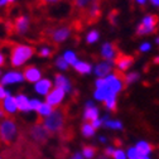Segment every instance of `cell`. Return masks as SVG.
I'll use <instances>...</instances> for the list:
<instances>
[{
    "instance_id": "cell-1",
    "label": "cell",
    "mask_w": 159,
    "mask_h": 159,
    "mask_svg": "<svg viewBox=\"0 0 159 159\" xmlns=\"http://www.w3.org/2000/svg\"><path fill=\"white\" fill-rule=\"evenodd\" d=\"M35 49L30 46H25V44H15L11 48V53H10V63L13 67H20L23 66L29 58H32V56L34 54Z\"/></svg>"
},
{
    "instance_id": "cell-2",
    "label": "cell",
    "mask_w": 159,
    "mask_h": 159,
    "mask_svg": "<svg viewBox=\"0 0 159 159\" xmlns=\"http://www.w3.org/2000/svg\"><path fill=\"white\" fill-rule=\"evenodd\" d=\"M65 125V112L63 110H53V112L47 116L43 121V126L48 130V133H58L62 130Z\"/></svg>"
},
{
    "instance_id": "cell-3",
    "label": "cell",
    "mask_w": 159,
    "mask_h": 159,
    "mask_svg": "<svg viewBox=\"0 0 159 159\" xmlns=\"http://www.w3.org/2000/svg\"><path fill=\"white\" fill-rule=\"evenodd\" d=\"M18 136V128L13 119H4L0 123V140L5 144L13 143Z\"/></svg>"
},
{
    "instance_id": "cell-4",
    "label": "cell",
    "mask_w": 159,
    "mask_h": 159,
    "mask_svg": "<svg viewBox=\"0 0 159 159\" xmlns=\"http://www.w3.org/2000/svg\"><path fill=\"white\" fill-rule=\"evenodd\" d=\"M158 16L157 15H147L144 19H143V22L142 24L138 27L136 29V33L139 35H144V34H150L154 32V28L158 23Z\"/></svg>"
},
{
    "instance_id": "cell-5",
    "label": "cell",
    "mask_w": 159,
    "mask_h": 159,
    "mask_svg": "<svg viewBox=\"0 0 159 159\" xmlns=\"http://www.w3.org/2000/svg\"><path fill=\"white\" fill-rule=\"evenodd\" d=\"M29 134H30V138L33 139L34 142H37V143H44L48 139V130L43 125H41V124L33 125L30 128Z\"/></svg>"
},
{
    "instance_id": "cell-6",
    "label": "cell",
    "mask_w": 159,
    "mask_h": 159,
    "mask_svg": "<svg viewBox=\"0 0 159 159\" xmlns=\"http://www.w3.org/2000/svg\"><path fill=\"white\" fill-rule=\"evenodd\" d=\"M65 95H66V92H65L62 89L54 87V89L46 96V102L49 104L52 107H53V106H58L59 104L63 101Z\"/></svg>"
},
{
    "instance_id": "cell-7",
    "label": "cell",
    "mask_w": 159,
    "mask_h": 159,
    "mask_svg": "<svg viewBox=\"0 0 159 159\" xmlns=\"http://www.w3.org/2000/svg\"><path fill=\"white\" fill-rule=\"evenodd\" d=\"M105 81H106V85L109 86V89L114 93H117L123 90L124 77H119V75H109L107 77H105Z\"/></svg>"
},
{
    "instance_id": "cell-8",
    "label": "cell",
    "mask_w": 159,
    "mask_h": 159,
    "mask_svg": "<svg viewBox=\"0 0 159 159\" xmlns=\"http://www.w3.org/2000/svg\"><path fill=\"white\" fill-rule=\"evenodd\" d=\"M24 81V75L23 72H16V71H13V72H8L7 75H4L2 77V86H5V85H13V84H19V82H23Z\"/></svg>"
},
{
    "instance_id": "cell-9",
    "label": "cell",
    "mask_w": 159,
    "mask_h": 159,
    "mask_svg": "<svg viewBox=\"0 0 159 159\" xmlns=\"http://www.w3.org/2000/svg\"><path fill=\"white\" fill-rule=\"evenodd\" d=\"M24 80H27L28 82H33V84H37L39 80H42V72L39 68H37L35 66H28L24 72Z\"/></svg>"
},
{
    "instance_id": "cell-10",
    "label": "cell",
    "mask_w": 159,
    "mask_h": 159,
    "mask_svg": "<svg viewBox=\"0 0 159 159\" xmlns=\"http://www.w3.org/2000/svg\"><path fill=\"white\" fill-rule=\"evenodd\" d=\"M134 63V58L131 56H125V54H121L119 53L117 57L115 58V65L117 67V70L120 71H126L129 70V67Z\"/></svg>"
},
{
    "instance_id": "cell-11",
    "label": "cell",
    "mask_w": 159,
    "mask_h": 159,
    "mask_svg": "<svg viewBox=\"0 0 159 159\" xmlns=\"http://www.w3.org/2000/svg\"><path fill=\"white\" fill-rule=\"evenodd\" d=\"M119 53L120 52H117L116 47L112 43H105L101 48V56L106 62H110V61H112V59H115Z\"/></svg>"
},
{
    "instance_id": "cell-12",
    "label": "cell",
    "mask_w": 159,
    "mask_h": 159,
    "mask_svg": "<svg viewBox=\"0 0 159 159\" xmlns=\"http://www.w3.org/2000/svg\"><path fill=\"white\" fill-rule=\"evenodd\" d=\"M2 109L4 110L5 114L8 115H14L16 111H18V107H16V102H15V97L11 96V95H8L3 102H2Z\"/></svg>"
},
{
    "instance_id": "cell-13",
    "label": "cell",
    "mask_w": 159,
    "mask_h": 159,
    "mask_svg": "<svg viewBox=\"0 0 159 159\" xmlns=\"http://www.w3.org/2000/svg\"><path fill=\"white\" fill-rule=\"evenodd\" d=\"M34 89H35V91L39 95L47 96L52 91V81H51V80H48V78H42V80H39V81L35 84Z\"/></svg>"
},
{
    "instance_id": "cell-14",
    "label": "cell",
    "mask_w": 159,
    "mask_h": 159,
    "mask_svg": "<svg viewBox=\"0 0 159 159\" xmlns=\"http://www.w3.org/2000/svg\"><path fill=\"white\" fill-rule=\"evenodd\" d=\"M14 28H15V32L18 34H23L28 30L29 28V18L25 16V15H20L16 18V20L14 23Z\"/></svg>"
},
{
    "instance_id": "cell-15",
    "label": "cell",
    "mask_w": 159,
    "mask_h": 159,
    "mask_svg": "<svg viewBox=\"0 0 159 159\" xmlns=\"http://www.w3.org/2000/svg\"><path fill=\"white\" fill-rule=\"evenodd\" d=\"M84 117L86 121H93L96 119H98V109L91 102L89 101L86 104V109H85V114H84Z\"/></svg>"
},
{
    "instance_id": "cell-16",
    "label": "cell",
    "mask_w": 159,
    "mask_h": 159,
    "mask_svg": "<svg viewBox=\"0 0 159 159\" xmlns=\"http://www.w3.org/2000/svg\"><path fill=\"white\" fill-rule=\"evenodd\" d=\"M29 98L23 95V93H19L18 96H15V102H16V107L19 111L22 112H29L30 111V106H29Z\"/></svg>"
},
{
    "instance_id": "cell-17",
    "label": "cell",
    "mask_w": 159,
    "mask_h": 159,
    "mask_svg": "<svg viewBox=\"0 0 159 159\" xmlns=\"http://www.w3.org/2000/svg\"><path fill=\"white\" fill-rule=\"evenodd\" d=\"M71 30L68 28H58L52 33V41L56 43H61L70 37Z\"/></svg>"
},
{
    "instance_id": "cell-18",
    "label": "cell",
    "mask_w": 159,
    "mask_h": 159,
    "mask_svg": "<svg viewBox=\"0 0 159 159\" xmlns=\"http://www.w3.org/2000/svg\"><path fill=\"white\" fill-rule=\"evenodd\" d=\"M111 72V63L110 62H101V63H98L95 68V73L100 77V78H105L110 75Z\"/></svg>"
},
{
    "instance_id": "cell-19",
    "label": "cell",
    "mask_w": 159,
    "mask_h": 159,
    "mask_svg": "<svg viewBox=\"0 0 159 159\" xmlns=\"http://www.w3.org/2000/svg\"><path fill=\"white\" fill-rule=\"evenodd\" d=\"M54 84H56V87L58 89H62L65 92H68L71 90V84L68 81V78H66L63 75H56V78H54Z\"/></svg>"
},
{
    "instance_id": "cell-20",
    "label": "cell",
    "mask_w": 159,
    "mask_h": 159,
    "mask_svg": "<svg viewBox=\"0 0 159 159\" xmlns=\"http://www.w3.org/2000/svg\"><path fill=\"white\" fill-rule=\"evenodd\" d=\"M112 91L109 89L107 85H105L104 87H100V89H96V92H95V98L98 101H105L106 97L111 93Z\"/></svg>"
},
{
    "instance_id": "cell-21",
    "label": "cell",
    "mask_w": 159,
    "mask_h": 159,
    "mask_svg": "<svg viewBox=\"0 0 159 159\" xmlns=\"http://www.w3.org/2000/svg\"><path fill=\"white\" fill-rule=\"evenodd\" d=\"M135 148L138 149V152L140 153L142 155H145V157H149V154L152 153V147L149 143L144 142V140H140V142H138Z\"/></svg>"
},
{
    "instance_id": "cell-22",
    "label": "cell",
    "mask_w": 159,
    "mask_h": 159,
    "mask_svg": "<svg viewBox=\"0 0 159 159\" xmlns=\"http://www.w3.org/2000/svg\"><path fill=\"white\" fill-rule=\"evenodd\" d=\"M37 112H38V115L39 116H42V117H47V116H49L52 112H53V107L49 105V104H47V102H42L41 104V106L38 107V110H37Z\"/></svg>"
},
{
    "instance_id": "cell-23",
    "label": "cell",
    "mask_w": 159,
    "mask_h": 159,
    "mask_svg": "<svg viewBox=\"0 0 159 159\" xmlns=\"http://www.w3.org/2000/svg\"><path fill=\"white\" fill-rule=\"evenodd\" d=\"M73 67L78 73H82V75H86V73L91 72V65H89L86 62H77Z\"/></svg>"
},
{
    "instance_id": "cell-24",
    "label": "cell",
    "mask_w": 159,
    "mask_h": 159,
    "mask_svg": "<svg viewBox=\"0 0 159 159\" xmlns=\"http://www.w3.org/2000/svg\"><path fill=\"white\" fill-rule=\"evenodd\" d=\"M104 102H105V106H106L107 110H115L116 109V93L111 92L106 97V100Z\"/></svg>"
},
{
    "instance_id": "cell-25",
    "label": "cell",
    "mask_w": 159,
    "mask_h": 159,
    "mask_svg": "<svg viewBox=\"0 0 159 159\" xmlns=\"http://www.w3.org/2000/svg\"><path fill=\"white\" fill-rule=\"evenodd\" d=\"M102 121L105 123V126L106 128H110V129H123V124L120 121H117V120H109L107 117H104L102 119Z\"/></svg>"
},
{
    "instance_id": "cell-26",
    "label": "cell",
    "mask_w": 159,
    "mask_h": 159,
    "mask_svg": "<svg viewBox=\"0 0 159 159\" xmlns=\"http://www.w3.org/2000/svg\"><path fill=\"white\" fill-rule=\"evenodd\" d=\"M95 130H96V129H95L91 124H89V123L84 124V125H82V128H81L82 135H84V136H86V138H91V136H93V135H95Z\"/></svg>"
},
{
    "instance_id": "cell-27",
    "label": "cell",
    "mask_w": 159,
    "mask_h": 159,
    "mask_svg": "<svg viewBox=\"0 0 159 159\" xmlns=\"http://www.w3.org/2000/svg\"><path fill=\"white\" fill-rule=\"evenodd\" d=\"M63 58H65V61H66L68 65H72V66H75V65L78 62V61H77L76 54H75L72 51H67V52H65Z\"/></svg>"
},
{
    "instance_id": "cell-28",
    "label": "cell",
    "mask_w": 159,
    "mask_h": 159,
    "mask_svg": "<svg viewBox=\"0 0 159 159\" xmlns=\"http://www.w3.org/2000/svg\"><path fill=\"white\" fill-rule=\"evenodd\" d=\"M126 157H128V159H142L144 155H142L140 153L138 152V149L135 147H133V148H129L128 149Z\"/></svg>"
},
{
    "instance_id": "cell-29",
    "label": "cell",
    "mask_w": 159,
    "mask_h": 159,
    "mask_svg": "<svg viewBox=\"0 0 159 159\" xmlns=\"http://www.w3.org/2000/svg\"><path fill=\"white\" fill-rule=\"evenodd\" d=\"M95 154H96V150L92 147H85L82 149V157L85 159H92L95 157Z\"/></svg>"
},
{
    "instance_id": "cell-30",
    "label": "cell",
    "mask_w": 159,
    "mask_h": 159,
    "mask_svg": "<svg viewBox=\"0 0 159 159\" xmlns=\"http://www.w3.org/2000/svg\"><path fill=\"white\" fill-rule=\"evenodd\" d=\"M138 78H139V75H138L136 72H131V73H129V75H126V76L124 77V82L129 85V84L135 82Z\"/></svg>"
},
{
    "instance_id": "cell-31",
    "label": "cell",
    "mask_w": 159,
    "mask_h": 159,
    "mask_svg": "<svg viewBox=\"0 0 159 159\" xmlns=\"http://www.w3.org/2000/svg\"><path fill=\"white\" fill-rule=\"evenodd\" d=\"M56 65H57V67H58L59 70H62V71H66V70L68 68V66H70V65L65 61L63 57H58L57 61H56Z\"/></svg>"
},
{
    "instance_id": "cell-32",
    "label": "cell",
    "mask_w": 159,
    "mask_h": 159,
    "mask_svg": "<svg viewBox=\"0 0 159 159\" xmlns=\"http://www.w3.org/2000/svg\"><path fill=\"white\" fill-rule=\"evenodd\" d=\"M98 37H100V34H98V32L97 30H91L89 34H87V43H95L97 39H98Z\"/></svg>"
},
{
    "instance_id": "cell-33",
    "label": "cell",
    "mask_w": 159,
    "mask_h": 159,
    "mask_svg": "<svg viewBox=\"0 0 159 159\" xmlns=\"http://www.w3.org/2000/svg\"><path fill=\"white\" fill-rule=\"evenodd\" d=\"M90 3H91V0H75V5H76V8L81 9V10L86 9V8L89 7Z\"/></svg>"
},
{
    "instance_id": "cell-34",
    "label": "cell",
    "mask_w": 159,
    "mask_h": 159,
    "mask_svg": "<svg viewBox=\"0 0 159 159\" xmlns=\"http://www.w3.org/2000/svg\"><path fill=\"white\" fill-rule=\"evenodd\" d=\"M41 104H42V101H39L38 98H30V101H29V106H30V111H37L38 110V107L41 106Z\"/></svg>"
},
{
    "instance_id": "cell-35",
    "label": "cell",
    "mask_w": 159,
    "mask_h": 159,
    "mask_svg": "<svg viewBox=\"0 0 159 159\" xmlns=\"http://www.w3.org/2000/svg\"><path fill=\"white\" fill-rule=\"evenodd\" d=\"M112 158L114 159H128L126 153L123 149H116L115 153H114V155H112Z\"/></svg>"
},
{
    "instance_id": "cell-36",
    "label": "cell",
    "mask_w": 159,
    "mask_h": 159,
    "mask_svg": "<svg viewBox=\"0 0 159 159\" xmlns=\"http://www.w3.org/2000/svg\"><path fill=\"white\" fill-rule=\"evenodd\" d=\"M52 53H53V51L51 48H48V47L42 48L41 51H39V56H41V57H51Z\"/></svg>"
},
{
    "instance_id": "cell-37",
    "label": "cell",
    "mask_w": 159,
    "mask_h": 159,
    "mask_svg": "<svg viewBox=\"0 0 159 159\" xmlns=\"http://www.w3.org/2000/svg\"><path fill=\"white\" fill-rule=\"evenodd\" d=\"M8 95H10V92L7 91V90L4 89V86L0 85V102H3V100H4V98H5Z\"/></svg>"
},
{
    "instance_id": "cell-38",
    "label": "cell",
    "mask_w": 159,
    "mask_h": 159,
    "mask_svg": "<svg viewBox=\"0 0 159 159\" xmlns=\"http://www.w3.org/2000/svg\"><path fill=\"white\" fill-rule=\"evenodd\" d=\"M102 119H100V117H98V119H96V120H93L92 123H91V125L95 128V129H98V128H100L101 125H102Z\"/></svg>"
},
{
    "instance_id": "cell-39",
    "label": "cell",
    "mask_w": 159,
    "mask_h": 159,
    "mask_svg": "<svg viewBox=\"0 0 159 159\" xmlns=\"http://www.w3.org/2000/svg\"><path fill=\"white\" fill-rule=\"evenodd\" d=\"M115 150H116V149H115L114 147H107V148L105 149V155H106V157H109V155L112 157L114 153H115Z\"/></svg>"
},
{
    "instance_id": "cell-40",
    "label": "cell",
    "mask_w": 159,
    "mask_h": 159,
    "mask_svg": "<svg viewBox=\"0 0 159 159\" xmlns=\"http://www.w3.org/2000/svg\"><path fill=\"white\" fill-rule=\"evenodd\" d=\"M139 49H140L142 52H147V51H149V49H150V44H149V43H143Z\"/></svg>"
},
{
    "instance_id": "cell-41",
    "label": "cell",
    "mask_w": 159,
    "mask_h": 159,
    "mask_svg": "<svg viewBox=\"0 0 159 159\" xmlns=\"http://www.w3.org/2000/svg\"><path fill=\"white\" fill-rule=\"evenodd\" d=\"M15 2V0H0V7H4V5H8L10 3Z\"/></svg>"
},
{
    "instance_id": "cell-42",
    "label": "cell",
    "mask_w": 159,
    "mask_h": 159,
    "mask_svg": "<svg viewBox=\"0 0 159 159\" xmlns=\"http://www.w3.org/2000/svg\"><path fill=\"white\" fill-rule=\"evenodd\" d=\"M71 159H85V158L82 157L81 153H76V154H73V157H72Z\"/></svg>"
},
{
    "instance_id": "cell-43",
    "label": "cell",
    "mask_w": 159,
    "mask_h": 159,
    "mask_svg": "<svg viewBox=\"0 0 159 159\" xmlns=\"http://www.w3.org/2000/svg\"><path fill=\"white\" fill-rule=\"evenodd\" d=\"M4 62H5V57H4V54L2 52H0V67L4 65Z\"/></svg>"
},
{
    "instance_id": "cell-44",
    "label": "cell",
    "mask_w": 159,
    "mask_h": 159,
    "mask_svg": "<svg viewBox=\"0 0 159 159\" xmlns=\"http://www.w3.org/2000/svg\"><path fill=\"white\" fill-rule=\"evenodd\" d=\"M5 115H7V114L4 112V110H3L2 107H0V117H5Z\"/></svg>"
},
{
    "instance_id": "cell-45",
    "label": "cell",
    "mask_w": 159,
    "mask_h": 159,
    "mask_svg": "<svg viewBox=\"0 0 159 159\" xmlns=\"http://www.w3.org/2000/svg\"><path fill=\"white\" fill-rule=\"evenodd\" d=\"M150 2H152L155 7H159V0H150Z\"/></svg>"
},
{
    "instance_id": "cell-46",
    "label": "cell",
    "mask_w": 159,
    "mask_h": 159,
    "mask_svg": "<svg viewBox=\"0 0 159 159\" xmlns=\"http://www.w3.org/2000/svg\"><path fill=\"white\" fill-rule=\"evenodd\" d=\"M42 2H46V3H57L59 0H42Z\"/></svg>"
},
{
    "instance_id": "cell-47",
    "label": "cell",
    "mask_w": 159,
    "mask_h": 159,
    "mask_svg": "<svg viewBox=\"0 0 159 159\" xmlns=\"http://www.w3.org/2000/svg\"><path fill=\"white\" fill-rule=\"evenodd\" d=\"M100 142H101V143H105V142H106V138H105V136H101V138H100Z\"/></svg>"
},
{
    "instance_id": "cell-48",
    "label": "cell",
    "mask_w": 159,
    "mask_h": 159,
    "mask_svg": "<svg viewBox=\"0 0 159 159\" xmlns=\"http://www.w3.org/2000/svg\"><path fill=\"white\" fill-rule=\"evenodd\" d=\"M136 3H139V4H142V5H143V4L145 3V0H136Z\"/></svg>"
},
{
    "instance_id": "cell-49",
    "label": "cell",
    "mask_w": 159,
    "mask_h": 159,
    "mask_svg": "<svg viewBox=\"0 0 159 159\" xmlns=\"http://www.w3.org/2000/svg\"><path fill=\"white\" fill-rule=\"evenodd\" d=\"M98 159H107V157L106 155H100V157H98Z\"/></svg>"
},
{
    "instance_id": "cell-50",
    "label": "cell",
    "mask_w": 159,
    "mask_h": 159,
    "mask_svg": "<svg viewBox=\"0 0 159 159\" xmlns=\"http://www.w3.org/2000/svg\"><path fill=\"white\" fill-rule=\"evenodd\" d=\"M154 62H155V63H159V57H155V58H154Z\"/></svg>"
},
{
    "instance_id": "cell-51",
    "label": "cell",
    "mask_w": 159,
    "mask_h": 159,
    "mask_svg": "<svg viewBox=\"0 0 159 159\" xmlns=\"http://www.w3.org/2000/svg\"><path fill=\"white\" fill-rule=\"evenodd\" d=\"M142 159H150V158H149V157H145V155H144V157H143Z\"/></svg>"
},
{
    "instance_id": "cell-52",
    "label": "cell",
    "mask_w": 159,
    "mask_h": 159,
    "mask_svg": "<svg viewBox=\"0 0 159 159\" xmlns=\"http://www.w3.org/2000/svg\"><path fill=\"white\" fill-rule=\"evenodd\" d=\"M155 42H157V43H158V44H159V37H158V38H157V39H155Z\"/></svg>"
},
{
    "instance_id": "cell-53",
    "label": "cell",
    "mask_w": 159,
    "mask_h": 159,
    "mask_svg": "<svg viewBox=\"0 0 159 159\" xmlns=\"http://www.w3.org/2000/svg\"><path fill=\"white\" fill-rule=\"evenodd\" d=\"M0 76H2V71H0Z\"/></svg>"
},
{
    "instance_id": "cell-54",
    "label": "cell",
    "mask_w": 159,
    "mask_h": 159,
    "mask_svg": "<svg viewBox=\"0 0 159 159\" xmlns=\"http://www.w3.org/2000/svg\"><path fill=\"white\" fill-rule=\"evenodd\" d=\"M0 159H3V158H2V155H0Z\"/></svg>"
}]
</instances>
